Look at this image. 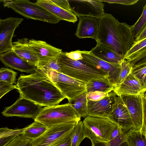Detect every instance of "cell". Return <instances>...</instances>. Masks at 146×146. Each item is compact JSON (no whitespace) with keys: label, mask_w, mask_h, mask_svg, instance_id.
I'll return each mask as SVG.
<instances>
[{"label":"cell","mask_w":146,"mask_h":146,"mask_svg":"<svg viewBox=\"0 0 146 146\" xmlns=\"http://www.w3.org/2000/svg\"><path fill=\"white\" fill-rule=\"evenodd\" d=\"M20 96L41 106L57 105L65 97L49 77L39 69L20 75L16 85Z\"/></svg>","instance_id":"cell-1"},{"label":"cell","mask_w":146,"mask_h":146,"mask_svg":"<svg viewBox=\"0 0 146 146\" xmlns=\"http://www.w3.org/2000/svg\"><path fill=\"white\" fill-rule=\"evenodd\" d=\"M99 20L95 40L108 46L123 58L134 41L131 26L120 22L111 14L105 13Z\"/></svg>","instance_id":"cell-2"},{"label":"cell","mask_w":146,"mask_h":146,"mask_svg":"<svg viewBox=\"0 0 146 146\" xmlns=\"http://www.w3.org/2000/svg\"><path fill=\"white\" fill-rule=\"evenodd\" d=\"M62 73L82 81L86 84L92 81L108 79L103 72L88 63L82 59L71 60L62 52L57 58Z\"/></svg>","instance_id":"cell-3"},{"label":"cell","mask_w":146,"mask_h":146,"mask_svg":"<svg viewBox=\"0 0 146 146\" xmlns=\"http://www.w3.org/2000/svg\"><path fill=\"white\" fill-rule=\"evenodd\" d=\"M34 121L49 128L58 125L77 123L81 118L69 103L42 108Z\"/></svg>","instance_id":"cell-4"},{"label":"cell","mask_w":146,"mask_h":146,"mask_svg":"<svg viewBox=\"0 0 146 146\" xmlns=\"http://www.w3.org/2000/svg\"><path fill=\"white\" fill-rule=\"evenodd\" d=\"M82 122L85 137L89 138L92 144H108L112 132L117 126L107 117L88 115Z\"/></svg>","instance_id":"cell-5"},{"label":"cell","mask_w":146,"mask_h":146,"mask_svg":"<svg viewBox=\"0 0 146 146\" xmlns=\"http://www.w3.org/2000/svg\"><path fill=\"white\" fill-rule=\"evenodd\" d=\"M3 3L5 7L12 9L27 19L54 24L60 21L58 18L35 2L28 0H4Z\"/></svg>","instance_id":"cell-6"},{"label":"cell","mask_w":146,"mask_h":146,"mask_svg":"<svg viewBox=\"0 0 146 146\" xmlns=\"http://www.w3.org/2000/svg\"><path fill=\"white\" fill-rule=\"evenodd\" d=\"M41 71L49 77L68 102L86 92V84L82 81L55 71Z\"/></svg>","instance_id":"cell-7"},{"label":"cell","mask_w":146,"mask_h":146,"mask_svg":"<svg viewBox=\"0 0 146 146\" xmlns=\"http://www.w3.org/2000/svg\"><path fill=\"white\" fill-rule=\"evenodd\" d=\"M76 124H61L48 128L39 137L32 140L31 146H53L70 135Z\"/></svg>","instance_id":"cell-8"},{"label":"cell","mask_w":146,"mask_h":146,"mask_svg":"<svg viewBox=\"0 0 146 146\" xmlns=\"http://www.w3.org/2000/svg\"><path fill=\"white\" fill-rule=\"evenodd\" d=\"M42 108L41 106L20 96L14 104L5 108L1 113L6 117L17 116L34 120Z\"/></svg>","instance_id":"cell-9"},{"label":"cell","mask_w":146,"mask_h":146,"mask_svg":"<svg viewBox=\"0 0 146 146\" xmlns=\"http://www.w3.org/2000/svg\"><path fill=\"white\" fill-rule=\"evenodd\" d=\"M35 3L60 20L74 23L78 20L68 1L37 0Z\"/></svg>","instance_id":"cell-10"},{"label":"cell","mask_w":146,"mask_h":146,"mask_svg":"<svg viewBox=\"0 0 146 146\" xmlns=\"http://www.w3.org/2000/svg\"><path fill=\"white\" fill-rule=\"evenodd\" d=\"M23 21V18L8 17L0 25V54L13 49L12 39L15 30Z\"/></svg>","instance_id":"cell-11"},{"label":"cell","mask_w":146,"mask_h":146,"mask_svg":"<svg viewBox=\"0 0 146 146\" xmlns=\"http://www.w3.org/2000/svg\"><path fill=\"white\" fill-rule=\"evenodd\" d=\"M80 51L83 60L103 72L108 76L109 81L115 85L119 74L120 64L111 63L102 60L92 55L89 51Z\"/></svg>","instance_id":"cell-12"},{"label":"cell","mask_w":146,"mask_h":146,"mask_svg":"<svg viewBox=\"0 0 146 146\" xmlns=\"http://www.w3.org/2000/svg\"><path fill=\"white\" fill-rule=\"evenodd\" d=\"M28 43L38 58L37 68L43 67L52 59L57 58L62 52V49L44 41L31 39H29Z\"/></svg>","instance_id":"cell-13"},{"label":"cell","mask_w":146,"mask_h":146,"mask_svg":"<svg viewBox=\"0 0 146 146\" xmlns=\"http://www.w3.org/2000/svg\"><path fill=\"white\" fill-rule=\"evenodd\" d=\"M79 19L75 35L80 38H96L99 25V17L79 13L72 9Z\"/></svg>","instance_id":"cell-14"},{"label":"cell","mask_w":146,"mask_h":146,"mask_svg":"<svg viewBox=\"0 0 146 146\" xmlns=\"http://www.w3.org/2000/svg\"><path fill=\"white\" fill-rule=\"evenodd\" d=\"M143 94L120 96L129 113L133 123V129L137 130H140L143 123L142 96Z\"/></svg>","instance_id":"cell-15"},{"label":"cell","mask_w":146,"mask_h":146,"mask_svg":"<svg viewBox=\"0 0 146 146\" xmlns=\"http://www.w3.org/2000/svg\"><path fill=\"white\" fill-rule=\"evenodd\" d=\"M109 117L126 132L133 128L127 108L121 97L117 96L115 103Z\"/></svg>","instance_id":"cell-16"},{"label":"cell","mask_w":146,"mask_h":146,"mask_svg":"<svg viewBox=\"0 0 146 146\" xmlns=\"http://www.w3.org/2000/svg\"><path fill=\"white\" fill-rule=\"evenodd\" d=\"M117 96L113 91L108 96L99 101H93L87 99L88 115L109 117Z\"/></svg>","instance_id":"cell-17"},{"label":"cell","mask_w":146,"mask_h":146,"mask_svg":"<svg viewBox=\"0 0 146 146\" xmlns=\"http://www.w3.org/2000/svg\"><path fill=\"white\" fill-rule=\"evenodd\" d=\"M0 60L6 66L21 72L31 74L36 68L18 55L13 49L0 54Z\"/></svg>","instance_id":"cell-18"},{"label":"cell","mask_w":146,"mask_h":146,"mask_svg":"<svg viewBox=\"0 0 146 146\" xmlns=\"http://www.w3.org/2000/svg\"><path fill=\"white\" fill-rule=\"evenodd\" d=\"M146 90L131 72L121 83L116 86L113 91L119 96L141 95L145 93Z\"/></svg>","instance_id":"cell-19"},{"label":"cell","mask_w":146,"mask_h":146,"mask_svg":"<svg viewBox=\"0 0 146 146\" xmlns=\"http://www.w3.org/2000/svg\"><path fill=\"white\" fill-rule=\"evenodd\" d=\"M29 39L26 38L18 39L12 42L13 50L19 56L28 63L36 67L38 58L28 43Z\"/></svg>","instance_id":"cell-20"},{"label":"cell","mask_w":146,"mask_h":146,"mask_svg":"<svg viewBox=\"0 0 146 146\" xmlns=\"http://www.w3.org/2000/svg\"><path fill=\"white\" fill-rule=\"evenodd\" d=\"M97 43L96 46L89 51L91 54L108 62L120 64L123 57L108 46L100 42Z\"/></svg>","instance_id":"cell-21"},{"label":"cell","mask_w":146,"mask_h":146,"mask_svg":"<svg viewBox=\"0 0 146 146\" xmlns=\"http://www.w3.org/2000/svg\"><path fill=\"white\" fill-rule=\"evenodd\" d=\"M115 86L108 79L95 80L86 84V93L96 91L109 93L114 90Z\"/></svg>","instance_id":"cell-22"},{"label":"cell","mask_w":146,"mask_h":146,"mask_svg":"<svg viewBox=\"0 0 146 146\" xmlns=\"http://www.w3.org/2000/svg\"><path fill=\"white\" fill-rule=\"evenodd\" d=\"M68 103L80 118H85L88 115L86 92Z\"/></svg>","instance_id":"cell-23"},{"label":"cell","mask_w":146,"mask_h":146,"mask_svg":"<svg viewBox=\"0 0 146 146\" xmlns=\"http://www.w3.org/2000/svg\"><path fill=\"white\" fill-rule=\"evenodd\" d=\"M127 146H146V135L132 128L125 133Z\"/></svg>","instance_id":"cell-24"},{"label":"cell","mask_w":146,"mask_h":146,"mask_svg":"<svg viewBox=\"0 0 146 146\" xmlns=\"http://www.w3.org/2000/svg\"><path fill=\"white\" fill-rule=\"evenodd\" d=\"M24 128L22 134L32 140L38 138L48 129L43 124L35 121Z\"/></svg>","instance_id":"cell-25"},{"label":"cell","mask_w":146,"mask_h":146,"mask_svg":"<svg viewBox=\"0 0 146 146\" xmlns=\"http://www.w3.org/2000/svg\"><path fill=\"white\" fill-rule=\"evenodd\" d=\"M126 132L117 126L112 133L108 144L109 146H127Z\"/></svg>","instance_id":"cell-26"},{"label":"cell","mask_w":146,"mask_h":146,"mask_svg":"<svg viewBox=\"0 0 146 146\" xmlns=\"http://www.w3.org/2000/svg\"><path fill=\"white\" fill-rule=\"evenodd\" d=\"M70 146H79L84 136L82 121H80L76 125L70 135Z\"/></svg>","instance_id":"cell-27"},{"label":"cell","mask_w":146,"mask_h":146,"mask_svg":"<svg viewBox=\"0 0 146 146\" xmlns=\"http://www.w3.org/2000/svg\"><path fill=\"white\" fill-rule=\"evenodd\" d=\"M128 62L132 69L146 65V49L124 58Z\"/></svg>","instance_id":"cell-28"},{"label":"cell","mask_w":146,"mask_h":146,"mask_svg":"<svg viewBox=\"0 0 146 146\" xmlns=\"http://www.w3.org/2000/svg\"><path fill=\"white\" fill-rule=\"evenodd\" d=\"M146 27V5L143 7L142 13L138 20L131 29L133 37L136 38L144 28Z\"/></svg>","instance_id":"cell-29"},{"label":"cell","mask_w":146,"mask_h":146,"mask_svg":"<svg viewBox=\"0 0 146 146\" xmlns=\"http://www.w3.org/2000/svg\"><path fill=\"white\" fill-rule=\"evenodd\" d=\"M17 73L11 69L2 67L0 69V80L8 84L16 83Z\"/></svg>","instance_id":"cell-30"},{"label":"cell","mask_w":146,"mask_h":146,"mask_svg":"<svg viewBox=\"0 0 146 146\" xmlns=\"http://www.w3.org/2000/svg\"><path fill=\"white\" fill-rule=\"evenodd\" d=\"M132 69V67L129 63L123 59L120 64L119 73L115 83L116 86L124 81L131 72Z\"/></svg>","instance_id":"cell-31"},{"label":"cell","mask_w":146,"mask_h":146,"mask_svg":"<svg viewBox=\"0 0 146 146\" xmlns=\"http://www.w3.org/2000/svg\"><path fill=\"white\" fill-rule=\"evenodd\" d=\"M131 73L146 89V65L132 68Z\"/></svg>","instance_id":"cell-32"},{"label":"cell","mask_w":146,"mask_h":146,"mask_svg":"<svg viewBox=\"0 0 146 146\" xmlns=\"http://www.w3.org/2000/svg\"><path fill=\"white\" fill-rule=\"evenodd\" d=\"M32 140L23 134L17 135L5 146H31Z\"/></svg>","instance_id":"cell-33"},{"label":"cell","mask_w":146,"mask_h":146,"mask_svg":"<svg viewBox=\"0 0 146 146\" xmlns=\"http://www.w3.org/2000/svg\"><path fill=\"white\" fill-rule=\"evenodd\" d=\"M146 49V38L137 42H135L127 52L123 58L133 54Z\"/></svg>","instance_id":"cell-34"},{"label":"cell","mask_w":146,"mask_h":146,"mask_svg":"<svg viewBox=\"0 0 146 146\" xmlns=\"http://www.w3.org/2000/svg\"><path fill=\"white\" fill-rule=\"evenodd\" d=\"M38 69L42 71L53 70L61 72L60 68L58 63L57 58L52 59L44 66Z\"/></svg>","instance_id":"cell-35"},{"label":"cell","mask_w":146,"mask_h":146,"mask_svg":"<svg viewBox=\"0 0 146 146\" xmlns=\"http://www.w3.org/2000/svg\"><path fill=\"white\" fill-rule=\"evenodd\" d=\"M25 128L17 129H10L7 127L0 128V138L5 137L22 134Z\"/></svg>","instance_id":"cell-36"},{"label":"cell","mask_w":146,"mask_h":146,"mask_svg":"<svg viewBox=\"0 0 146 146\" xmlns=\"http://www.w3.org/2000/svg\"><path fill=\"white\" fill-rule=\"evenodd\" d=\"M109 93L97 91L90 92L87 93V97L88 100L97 101L108 96Z\"/></svg>","instance_id":"cell-37"},{"label":"cell","mask_w":146,"mask_h":146,"mask_svg":"<svg viewBox=\"0 0 146 146\" xmlns=\"http://www.w3.org/2000/svg\"><path fill=\"white\" fill-rule=\"evenodd\" d=\"M142 101L143 111V121L142 125L140 131L141 132L146 135V93L142 96Z\"/></svg>","instance_id":"cell-38"},{"label":"cell","mask_w":146,"mask_h":146,"mask_svg":"<svg viewBox=\"0 0 146 146\" xmlns=\"http://www.w3.org/2000/svg\"><path fill=\"white\" fill-rule=\"evenodd\" d=\"M14 89H16V85L0 80V99L5 95Z\"/></svg>","instance_id":"cell-39"},{"label":"cell","mask_w":146,"mask_h":146,"mask_svg":"<svg viewBox=\"0 0 146 146\" xmlns=\"http://www.w3.org/2000/svg\"><path fill=\"white\" fill-rule=\"evenodd\" d=\"M102 2H106L109 3H117L125 5H130L136 3L139 0H99Z\"/></svg>","instance_id":"cell-40"},{"label":"cell","mask_w":146,"mask_h":146,"mask_svg":"<svg viewBox=\"0 0 146 146\" xmlns=\"http://www.w3.org/2000/svg\"><path fill=\"white\" fill-rule=\"evenodd\" d=\"M66 56L68 58L75 60H82L83 58L80 50H77L70 52H64Z\"/></svg>","instance_id":"cell-41"},{"label":"cell","mask_w":146,"mask_h":146,"mask_svg":"<svg viewBox=\"0 0 146 146\" xmlns=\"http://www.w3.org/2000/svg\"><path fill=\"white\" fill-rule=\"evenodd\" d=\"M70 135L53 146H70L71 143Z\"/></svg>","instance_id":"cell-42"},{"label":"cell","mask_w":146,"mask_h":146,"mask_svg":"<svg viewBox=\"0 0 146 146\" xmlns=\"http://www.w3.org/2000/svg\"><path fill=\"white\" fill-rule=\"evenodd\" d=\"M16 135L5 137L0 138V146H5L13 139Z\"/></svg>","instance_id":"cell-43"},{"label":"cell","mask_w":146,"mask_h":146,"mask_svg":"<svg viewBox=\"0 0 146 146\" xmlns=\"http://www.w3.org/2000/svg\"><path fill=\"white\" fill-rule=\"evenodd\" d=\"M146 38V27L141 31L137 37L134 40L135 42H137Z\"/></svg>","instance_id":"cell-44"},{"label":"cell","mask_w":146,"mask_h":146,"mask_svg":"<svg viewBox=\"0 0 146 146\" xmlns=\"http://www.w3.org/2000/svg\"><path fill=\"white\" fill-rule=\"evenodd\" d=\"M92 146H109L108 144L102 143H92Z\"/></svg>","instance_id":"cell-45"},{"label":"cell","mask_w":146,"mask_h":146,"mask_svg":"<svg viewBox=\"0 0 146 146\" xmlns=\"http://www.w3.org/2000/svg\"><path fill=\"white\" fill-rule=\"evenodd\" d=\"M1 20H2V19H1V18H0V25L1 23Z\"/></svg>","instance_id":"cell-46"},{"label":"cell","mask_w":146,"mask_h":146,"mask_svg":"<svg viewBox=\"0 0 146 146\" xmlns=\"http://www.w3.org/2000/svg\"><path fill=\"white\" fill-rule=\"evenodd\" d=\"M4 1H0V2L2 1L3 2Z\"/></svg>","instance_id":"cell-47"}]
</instances>
